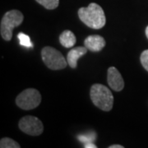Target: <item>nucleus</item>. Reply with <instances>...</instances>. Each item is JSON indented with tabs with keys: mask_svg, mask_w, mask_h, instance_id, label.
<instances>
[{
	"mask_svg": "<svg viewBox=\"0 0 148 148\" xmlns=\"http://www.w3.org/2000/svg\"><path fill=\"white\" fill-rule=\"evenodd\" d=\"M78 16L86 26L92 29H101L106 25L104 10L95 3H91L88 7L81 8L78 10Z\"/></svg>",
	"mask_w": 148,
	"mask_h": 148,
	"instance_id": "1",
	"label": "nucleus"
},
{
	"mask_svg": "<svg viewBox=\"0 0 148 148\" xmlns=\"http://www.w3.org/2000/svg\"><path fill=\"white\" fill-rule=\"evenodd\" d=\"M90 99L93 104L103 111H110L113 108L114 96L108 87L102 84H94L90 88Z\"/></svg>",
	"mask_w": 148,
	"mask_h": 148,
	"instance_id": "2",
	"label": "nucleus"
},
{
	"mask_svg": "<svg viewBox=\"0 0 148 148\" xmlns=\"http://www.w3.org/2000/svg\"><path fill=\"white\" fill-rule=\"evenodd\" d=\"M23 19L24 16L20 11L11 10L7 12L2 18L0 26V33L3 39L7 41L12 40L13 29L20 26Z\"/></svg>",
	"mask_w": 148,
	"mask_h": 148,
	"instance_id": "3",
	"label": "nucleus"
},
{
	"mask_svg": "<svg viewBox=\"0 0 148 148\" xmlns=\"http://www.w3.org/2000/svg\"><path fill=\"white\" fill-rule=\"evenodd\" d=\"M43 62L51 70H61L68 65V61L60 51L50 46L43 48L41 51Z\"/></svg>",
	"mask_w": 148,
	"mask_h": 148,
	"instance_id": "4",
	"label": "nucleus"
},
{
	"mask_svg": "<svg viewBox=\"0 0 148 148\" xmlns=\"http://www.w3.org/2000/svg\"><path fill=\"white\" fill-rule=\"evenodd\" d=\"M40 102L41 95L39 90L34 88L24 90L16 98V106L25 110H30L36 108Z\"/></svg>",
	"mask_w": 148,
	"mask_h": 148,
	"instance_id": "5",
	"label": "nucleus"
},
{
	"mask_svg": "<svg viewBox=\"0 0 148 148\" xmlns=\"http://www.w3.org/2000/svg\"><path fill=\"white\" fill-rule=\"evenodd\" d=\"M18 125L21 131L31 136H39L44 130L42 122L36 117L31 115L21 118Z\"/></svg>",
	"mask_w": 148,
	"mask_h": 148,
	"instance_id": "6",
	"label": "nucleus"
},
{
	"mask_svg": "<svg viewBox=\"0 0 148 148\" xmlns=\"http://www.w3.org/2000/svg\"><path fill=\"white\" fill-rule=\"evenodd\" d=\"M107 82L112 90L121 91L124 87V82L121 74L115 67H110L107 73Z\"/></svg>",
	"mask_w": 148,
	"mask_h": 148,
	"instance_id": "7",
	"label": "nucleus"
},
{
	"mask_svg": "<svg viewBox=\"0 0 148 148\" xmlns=\"http://www.w3.org/2000/svg\"><path fill=\"white\" fill-rule=\"evenodd\" d=\"M105 39L99 35H92L86 37L84 40V45L91 52H100L106 46Z\"/></svg>",
	"mask_w": 148,
	"mask_h": 148,
	"instance_id": "8",
	"label": "nucleus"
},
{
	"mask_svg": "<svg viewBox=\"0 0 148 148\" xmlns=\"http://www.w3.org/2000/svg\"><path fill=\"white\" fill-rule=\"evenodd\" d=\"M87 50L88 49L86 46H79L72 49L67 55V61L69 66L72 69H76L77 66L78 59L87 53Z\"/></svg>",
	"mask_w": 148,
	"mask_h": 148,
	"instance_id": "9",
	"label": "nucleus"
},
{
	"mask_svg": "<svg viewBox=\"0 0 148 148\" xmlns=\"http://www.w3.org/2000/svg\"><path fill=\"white\" fill-rule=\"evenodd\" d=\"M59 42L65 48H72L75 45L77 42V39L73 32L64 31L59 36Z\"/></svg>",
	"mask_w": 148,
	"mask_h": 148,
	"instance_id": "10",
	"label": "nucleus"
},
{
	"mask_svg": "<svg viewBox=\"0 0 148 148\" xmlns=\"http://www.w3.org/2000/svg\"><path fill=\"white\" fill-rule=\"evenodd\" d=\"M0 147L1 148H20L21 146L18 143L12 140V138H3L0 141Z\"/></svg>",
	"mask_w": 148,
	"mask_h": 148,
	"instance_id": "11",
	"label": "nucleus"
},
{
	"mask_svg": "<svg viewBox=\"0 0 148 148\" xmlns=\"http://www.w3.org/2000/svg\"><path fill=\"white\" fill-rule=\"evenodd\" d=\"M38 3L49 10H53L58 8L59 0H36Z\"/></svg>",
	"mask_w": 148,
	"mask_h": 148,
	"instance_id": "12",
	"label": "nucleus"
},
{
	"mask_svg": "<svg viewBox=\"0 0 148 148\" xmlns=\"http://www.w3.org/2000/svg\"><path fill=\"white\" fill-rule=\"evenodd\" d=\"M17 38L19 40V42H20V45H22V46H25V47L30 48L33 46L32 41H31V39L30 37L28 36L27 35L22 33V32H20L18 35H17Z\"/></svg>",
	"mask_w": 148,
	"mask_h": 148,
	"instance_id": "13",
	"label": "nucleus"
},
{
	"mask_svg": "<svg viewBox=\"0 0 148 148\" xmlns=\"http://www.w3.org/2000/svg\"><path fill=\"white\" fill-rule=\"evenodd\" d=\"M95 138H96V134H95L94 132H90V133H88L86 135L81 134V135L77 136V138L79 139L80 141L82 143H84L85 144L89 143H93L95 140Z\"/></svg>",
	"mask_w": 148,
	"mask_h": 148,
	"instance_id": "14",
	"label": "nucleus"
},
{
	"mask_svg": "<svg viewBox=\"0 0 148 148\" xmlns=\"http://www.w3.org/2000/svg\"><path fill=\"white\" fill-rule=\"evenodd\" d=\"M141 64L143 66V68L148 72V49L144 50L140 57Z\"/></svg>",
	"mask_w": 148,
	"mask_h": 148,
	"instance_id": "15",
	"label": "nucleus"
},
{
	"mask_svg": "<svg viewBox=\"0 0 148 148\" xmlns=\"http://www.w3.org/2000/svg\"><path fill=\"white\" fill-rule=\"evenodd\" d=\"M85 148H96V145H95L93 143H86V144H85L84 146Z\"/></svg>",
	"mask_w": 148,
	"mask_h": 148,
	"instance_id": "16",
	"label": "nucleus"
},
{
	"mask_svg": "<svg viewBox=\"0 0 148 148\" xmlns=\"http://www.w3.org/2000/svg\"><path fill=\"white\" fill-rule=\"evenodd\" d=\"M110 148H123V147L122 145H112Z\"/></svg>",
	"mask_w": 148,
	"mask_h": 148,
	"instance_id": "17",
	"label": "nucleus"
},
{
	"mask_svg": "<svg viewBox=\"0 0 148 148\" xmlns=\"http://www.w3.org/2000/svg\"><path fill=\"white\" fill-rule=\"evenodd\" d=\"M146 36H147V37L148 39V26L147 27V28H146Z\"/></svg>",
	"mask_w": 148,
	"mask_h": 148,
	"instance_id": "18",
	"label": "nucleus"
}]
</instances>
